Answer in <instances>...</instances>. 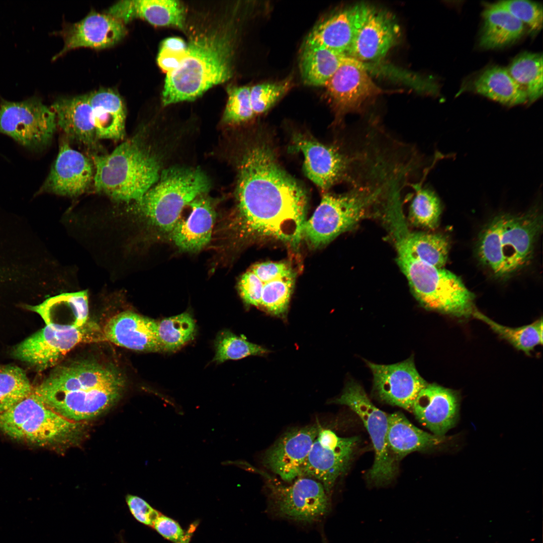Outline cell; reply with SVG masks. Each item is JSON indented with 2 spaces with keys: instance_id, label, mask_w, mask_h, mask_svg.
Returning <instances> with one entry per match:
<instances>
[{
  "instance_id": "40",
  "label": "cell",
  "mask_w": 543,
  "mask_h": 543,
  "mask_svg": "<svg viewBox=\"0 0 543 543\" xmlns=\"http://www.w3.org/2000/svg\"><path fill=\"white\" fill-rule=\"evenodd\" d=\"M415 195L409 208V218L415 226L434 229L438 224L441 212L440 200L431 189L421 183L411 185Z\"/></svg>"
},
{
  "instance_id": "52",
  "label": "cell",
  "mask_w": 543,
  "mask_h": 543,
  "mask_svg": "<svg viewBox=\"0 0 543 543\" xmlns=\"http://www.w3.org/2000/svg\"><path fill=\"white\" fill-rule=\"evenodd\" d=\"M196 527V525L194 524H192L187 531L185 533L183 538L179 541L175 543H189L193 532L195 530Z\"/></svg>"
},
{
  "instance_id": "41",
  "label": "cell",
  "mask_w": 543,
  "mask_h": 543,
  "mask_svg": "<svg viewBox=\"0 0 543 543\" xmlns=\"http://www.w3.org/2000/svg\"><path fill=\"white\" fill-rule=\"evenodd\" d=\"M216 353L213 361L221 363L229 359H239L250 355H263L269 352L261 345L247 341L229 330L221 331L215 341Z\"/></svg>"
},
{
  "instance_id": "3",
  "label": "cell",
  "mask_w": 543,
  "mask_h": 543,
  "mask_svg": "<svg viewBox=\"0 0 543 543\" xmlns=\"http://www.w3.org/2000/svg\"><path fill=\"white\" fill-rule=\"evenodd\" d=\"M90 158L96 190L118 201L138 202L159 178L158 162L137 135Z\"/></svg>"
},
{
  "instance_id": "18",
  "label": "cell",
  "mask_w": 543,
  "mask_h": 543,
  "mask_svg": "<svg viewBox=\"0 0 543 543\" xmlns=\"http://www.w3.org/2000/svg\"><path fill=\"white\" fill-rule=\"evenodd\" d=\"M124 386L123 382L73 392H34L55 413L68 420L79 422L107 410L120 398Z\"/></svg>"
},
{
  "instance_id": "49",
  "label": "cell",
  "mask_w": 543,
  "mask_h": 543,
  "mask_svg": "<svg viewBox=\"0 0 543 543\" xmlns=\"http://www.w3.org/2000/svg\"><path fill=\"white\" fill-rule=\"evenodd\" d=\"M153 527L164 537L174 542L182 539L185 534L178 523L162 514L156 520Z\"/></svg>"
},
{
  "instance_id": "1",
  "label": "cell",
  "mask_w": 543,
  "mask_h": 543,
  "mask_svg": "<svg viewBox=\"0 0 543 543\" xmlns=\"http://www.w3.org/2000/svg\"><path fill=\"white\" fill-rule=\"evenodd\" d=\"M239 165L236 209L230 225L233 238L240 242L273 239L298 245L306 220L304 189L264 143L248 148Z\"/></svg>"
},
{
  "instance_id": "31",
  "label": "cell",
  "mask_w": 543,
  "mask_h": 543,
  "mask_svg": "<svg viewBox=\"0 0 543 543\" xmlns=\"http://www.w3.org/2000/svg\"><path fill=\"white\" fill-rule=\"evenodd\" d=\"M387 438L391 452L397 461L412 452L437 446L445 439L444 436L430 434L417 428L400 412L388 416Z\"/></svg>"
},
{
  "instance_id": "14",
  "label": "cell",
  "mask_w": 543,
  "mask_h": 543,
  "mask_svg": "<svg viewBox=\"0 0 543 543\" xmlns=\"http://www.w3.org/2000/svg\"><path fill=\"white\" fill-rule=\"evenodd\" d=\"M354 7V35L347 56L362 62L382 58L399 37L400 28L394 17L369 5Z\"/></svg>"
},
{
  "instance_id": "19",
  "label": "cell",
  "mask_w": 543,
  "mask_h": 543,
  "mask_svg": "<svg viewBox=\"0 0 543 543\" xmlns=\"http://www.w3.org/2000/svg\"><path fill=\"white\" fill-rule=\"evenodd\" d=\"M320 426L310 425L286 431L265 451L264 466L286 482L300 477Z\"/></svg>"
},
{
  "instance_id": "17",
  "label": "cell",
  "mask_w": 543,
  "mask_h": 543,
  "mask_svg": "<svg viewBox=\"0 0 543 543\" xmlns=\"http://www.w3.org/2000/svg\"><path fill=\"white\" fill-rule=\"evenodd\" d=\"M331 102L341 114L360 109L382 93L364 63L347 56L325 85Z\"/></svg>"
},
{
  "instance_id": "48",
  "label": "cell",
  "mask_w": 543,
  "mask_h": 543,
  "mask_svg": "<svg viewBox=\"0 0 543 543\" xmlns=\"http://www.w3.org/2000/svg\"><path fill=\"white\" fill-rule=\"evenodd\" d=\"M126 502L135 518L146 525L153 527L155 521L161 515L147 502L138 496L128 495L126 497Z\"/></svg>"
},
{
  "instance_id": "32",
  "label": "cell",
  "mask_w": 543,
  "mask_h": 543,
  "mask_svg": "<svg viewBox=\"0 0 543 543\" xmlns=\"http://www.w3.org/2000/svg\"><path fill=\"white\" fill-rule=\"evenodd\" d=\"M354 7L345 9L317 24L305 42L314 43L347 56L353 38Z\"/></svg>"
},
{
  "instance_id": "47",
  "label": "cell",
  "mask_w": 543,
  "mask_h": 543,
  "mask_svg": "<svg viewBox=\"0 0 543 543\" xmlns=\"http://www.w3.org/2000/svg\"><path fill=\"white\" fill-rule=\"evenodd\" d=\"M263 283L294 275L291 266L283 262H263L250 268Z\"/></svg>"
},
{
  "instance_id": "36",
  "label": "cell",
  "mask_w": 543,
  "mask_h": 543,
  "mask_svg": "<svg viewBox=\"0 0 543 543\" xmlns=\"http://www.w3.org/2000/svg\"><path fill=\"white\" fill-rule=\"evenodd\" d=\"M532 103L542 95V55L525 52L517 56L507 69Z\"/></svg>"
},
{
  "instance_id": "23",
  "label": "cell",
  "mask_w": 543,
  "mask_h": 543,
  "mask_svg": "<svg viewBox=\"0 0 543 543\" xmlns=\"http://www.w3.org/2000/svg\"><path fill=\"white\" fill-rule=\"evenodd\" d=\"M459 403L455 391L428 384L415 399L412 412L433 434L444 436L457 422Z\"/></svg>"
},
{
  "instance_id": "30",
  "label": "cell",
  "mask_w": 543,
  "mask_h": 543,
  "mask_svg": "<svg viewBox=\"0 0 543 543\" xmlns=\"http://www.w3.org/2000/svg\"><path fill=\"white\" fill-rule=\"evenodd\" d=\"M113 14L124 23L139 17L156 26L183 28L184 24V8L173 0L123 1L114 5Z\"/></svg>"
},
{
  "instance_id": "12",
  "label": "cell",
  "mask_w": 543,
  "mask_h": 543,
  "mask_svg": "<svg viewBox=\"0 0 543 543\" xmlns=\"http://www.w3.org/2000/svg\"><path fill=\"white\" fill-rule=\"evenodd\" d=\"M333 402L349 407L367 429L375 450L374 464L368 473L370 481L378 486L390 482L397 471V461L388 442V415L375 406L362 386L354 381L346 383L342 394Z\"/></svg>"
},
{
  "instance_id": "13",
  "label": "cell",
  "mask_w": 543,
  "mask_h": 543,
  "mask_svg": "<svg viewBox=\"0 0 543 543\" xmlns=\"http://www.w3.org/2000/svg\"><path fill=\"white\" fill-rule=\"evenodd\" d=\"M268 487L272 508L281 517L312 523L329 511V495L323 485L314 479L299 477L289 485L270 481Z\"/></svg>"
},
{
  "instance_id": "29",
  "label": "cell",
  "mask_w": 543,
  "mask_h": 543,
  "mask_svg": "<svg viewBox=\"0 0 543 543\" xmlns=\"http://www.w3.org/2000/svg\"><path fill=\"white\" fill-rule=\"evenodd\" d=\"M87 96L98 139L123 140L126 109L119 95L111 89H101Z\"/></svg>"
},
{
  "instance_id": "42",
  "label": "cell",
  "mask_w": 543,
  "mask_h": 543,
  "mask_svg": "<svg viewBox=\"0 0 543 543\" xmlns=\"http://www.w3.org/2000/svg\"><path fill=\"white\" fill-rule=\"evenodd\" d=\"M294 282V275L263 283L259 307L273 315H284L289 307Z\"/></svg>"
},
{
  "instance_id": "16",
  "label": "cell",
  "mask_w": 543,
  "mask_h": 543,
  "mask_svg": "<svg viewBox=\"0 0 543 543\" xmlns=\"http://www.w3.org/2000/svg\"><path fill=\"white\" fill-rule=\"evenodd\" d=\"M373 376V390L382 401L410 412L428 384L417 371L413 358L392 365L367 363Z\"/></svg>"
},
{
  "instance_id": "51",
  "label": "cell",
  "mask_w": 543,
  "mask_h": 543,
  "mask_svg": "<svg viewBox=\"0 0 543 543\" xmlns=\"http://www.w3.org/2000/svg\"><path fill=\"white\" fill-rule=\"evenodd\" d=\"M188 45L181 38L169 37L163 40L160 45V48H166L177 51H186Z\"/></svg>"
},
{
  "instance_id": "7",
  "label": "cell",
  "mask_w": 543,
  "mask_h": 543,
  "mask_svg": "<svg viewBox=\"0 0 543 543\" xmlns=\"http://www.w3.org/2000/svg\"><path fill=\"white\" fill-rule=\"evenodd\" d=\"M209 188V180L200 170L167 169L135 203V209L157 229L169 234L185 207Z\"/></svg>"
},
{
  "instance_id": "5",
  "label": "cell",
  "mask_w": 543,
  "mask_h": 543,
  "mask_svg": "<svg viewBox=\"0 0 543 543\" xmlns=\"http://www.w3.org/2000/svg\"><path fill=\"white\" fill-rule=\"evenodd\" d=\"M395 240L398 264L424 307L458 318L473 316L477 310L474 295L459 277L417 259L400 239Z\"/></svg>"
},
{
  "instance_id": "20",
  "label": "cell",
  "mask_w": 543,
  "mask_h": 543,
  "mask_svg": "<svg viewBox=\"0 0 543 543\" xmlns=\"http://www.w3.org/2000/svg\"><path fill=\"white\" fill-rule=\"evenodd\" d=\"M91 159L63 140L50 171L38 193L74 197L84 193L94 180Z\"/></svg>"
},
{
  "instance_id": "46",
  "label": "cell",
  "mask_w": 543,
  "mask_h": 543,
  "mask_svg": "<svg viewBox=\"0 0 543 543\" xmlns=\"http://www.w3.org/2000/svg\"><path fill=\"white\" fill-rule=\"evenodd\" d=\"M263 283L250 269L240 278L238 284L239 295L247 305L259 307Z\"/></svg>"
},
{
  "instance_id": "43",
  "label": "cell",
  "mask_w": 543,
  "mask_h": 543,
  "mask_svg": "<svg viewBox=\"0 0 543 543\" xmlns=\"http://www.w3.org/2000/svg\"><path fill=\"white\" fill-rule=\"evenodd\" d=\"M250 87L233 86L228 90V99L223 115L225 123L239 124L252 119L254 114L250 101Z\"/></svg>"
},
{
  "instance_id": "45",
  "label": "cell",
  "mask_w": 543,
  "mask_h": 543,
  "mask_svg": "<svg viewBox=\"0 0 543 543\" xmlns=\"http://www.w3.org/2000/svg\"><path fill=\"white\" fill-rule=\"evenodd\" d=\"M527 24L531 30L538 31L542 25V7L536 2L525 0L501 1L495 3Z\"/></svg>"
},
{
  "instance_id": "28",
  "label": "cell",
  "mask_w": 543,
  "mask_h": 543,
  "mask_svg": "<svg viewBox=\"0 0 543 543\" xmlns=\"http://www.w3.org/2000/svg\"><path fill=\"white\" fill-rule=\"evenodd\" d=\"M388 221L394 237L400 239L415 257L429 264L442 268L447 259L449 243L439 234L410 232L407 228L402 211L389 215Z\"/></svg>"
},
{
  "instance_id": "6",
  "label": "cell",
  "mask_w": 543,
  "mask_h": 543,
  "mask_svg": "<svg viewBox=\"0 0 543 543\" xmlns=\"http://www.w3.org/2000/svg\"><path fill=\"white\" fill-rule=\"evenodd\" d=\"M390 189L388 184H371L352 187L342 194L325 193L304 223L303 237L312 248L327 244L365 217Z\"/></svg>"
},
{
  "instance_id": "25",
  "label": "cell",
  "mask_w": 543,
  "mask_h": 543,
  "mask_svg": "<svg viewBox=\"0 0 543 543\" xmlns=\"http://www.w3.org/2000/svg\"><path fill=\"white\" fill-rule=\"evenodd\" d=\"M50 107L55 113L57 127L68 138L89 149H97L99 140L87 95L60 99Z\"/></svg>"
},
{
  "instance_id": "11",
  "label": "cell",
  "mask_w": 543,
  "mask_h": 543,
  "mask_svg": "<svg viewBox=\"0 0 543 543\" xmlns=\"http://www.w3.org/2000/svg\"><path fill=\"white\" fill-rule=\"evenodd\" d=\"M106 341L103 330L87 321L75 328L60 329L46 325L18 344L13 354L18 359L40 371L56 366L77 345Z\"/></svg>"
},
{
  "instance_id": "15",
  "label": "cell",
  "mask_w": 543,
  "mask_h": 543,
  "mask_svg": "<svg viewBox=\"0 0 543 543\" xmlns=\"http://www.w3.org/2000/svg\"><path fill=\"white\" fill-rule=\"evenodd\" d=\"M358 440L355 436L339 437L332 430L320 426L300 477L319 481L329 496L337 479L347 470Z\"/></svg>"
},
{
  "instance_id": "35",
  "label": "cell",
  "mask_w": 543,
  "mask_h": 543,
  "mask_svg": "<svg viewBox=\"0 0 543 543\" xmlns=\"http://www.w3.org/2000/svg\"><path fill=\"white\" fill-rule=\"evenodd\" d=\"M475 91L503 105L513 106L527 101L526 94L507 69L494 66L484 70L475 79Z\"/></svg>"
},
{
  "instance_id": "8",
  "label": "cell",
  "mask_w": 543,
  "mask_h": 543,
  "mask_svg": "<svg viewBox=\"0 0 543 543\" xmlns=\"http://www.w3.org/2000/svg\"><path fill=\"white\" fill-rule=\"evenodd\" d=\"M81 426L51 410L33 391L0 416L5 434L38 445L68 442L80 434Z\"/></svg>"
},
{
  "instance_id": "38",
  "label": "cell",
  "mask_w": 543,
  "mask_h": 543,
  "mask_svg": "<svg viewBox=\"0 0 543 543\" xmlns=\"http://www.w3.org/2000/svg\"><path fill=\"white\" fill-rule=\"evenodd\" d=\"M195 322L188 312L157 321L156 335L160 350L173 351L193 339Z\"/></svg>"
},
{
  "instance_id": "34",
  "label": "cell",
  "mask_w": 543,
  "mask_h": 543,
  "mask_svg": "<svg viewBox=\"0 0 543 543\" xmlns=\"http://www.w3.org/2000/svg\"><path fill=\"white\" fill-rule=\"evenodd\" d=\"M347 56L324 46L304 42L299 67L305 84L325 86Z\"/></svg>"
},
{
  "instance_id": "21",
  "label": "cell",
  "mask_w": 543,
  "mask_h": 543,
  "mask_svg": "<svg viewBox=\"0 0 543 543\" xmlns=\"http://www.w3.org/2000/svg\"><path fill=\"white\" fill-rule=\"evenodd\" d=\"M123 382L122 374L113 367L84 361L56 367L33 391L36 393L73 392Z\"/></svg>"
},
{
  "instance_id": "10",
  "label": "cell",
  "mask_w": 543,
  "mask_h": 543,
  "mask_svg": "<svg viewBox=\"0 0 543 543\" xmlns=\"http://www.w3.org/2000/svg\"><path fill=\"white\" fill-rule=\"evenodd\" d=\"M57 128L55 113L36 96L21 101L0 100V133L31 152L45 149Z\"/></svg>"
},
{
  "instance_id": "33",
  "label": "cell",
  "mask_w": 543,
  "mask_h": 543,
  "mask_svg": "<svg viewBox=\"0 0 543 543\" xmlns=\"http://www.w3.org/2000/svg\"><path fill=\"white\" fill-rule=\"evenodd\" d=\"M483 18L480 45L484 48L506 46L519 39L524 32V24L495 3L488 5Z\"/></svg>"
},
{
  "instance_id": "2",
  "label": "cell",
  "mask_w": 543,
  "mask_h": 543,
  "mask_svg": "<svg viewBox=\"0 0 543 543\" xmlns=\"http://www.w3.org/2000/svg\"><path fill=\"white\" fill-rule=\"evenodd\" d=\"M232 47L226 34H201L188 45L180 66L167 73L162 95L164 106L192 101L232 75Z\"/></svg>"
},
{
  "instance_id": "37",
  "label": "cell",
  "mask_w": 543,
  "mask_h": 543,
  "mask_svg": "<svg viewBox=\"0 0 543 543\" xmlns=\"http://www.w3.org/2000/svg\"><path fill=\"white\" fill-rule=\"evenodd\" d=\"M472 316L486 323L500 337L526 354H530L537 345L542 344V318L528 325L510 327L495 322L477 310Z\"/></svg>"
},
{
  "instance_id": "44",
  "label": "cell",
  "mask_w": 543,
  "mask_h": 543,
  "mask_svg": "<svg viewBox=\"0 0 543 543\" xmlns=\"http://www.w3.org/2000/svg\"><path fill=\"white\" fill-rule=\"evenodd\" d=\"M290 80L265 82L250 87L252 108L255 116L266 112L290 89Z\"/></svg>"
},
{
  "instance_id": "24",
  "label": "cell",
  "mask_w": 543,
  "mask_h": 543,
  "mask_svg": "<svg viewBox=\"0 0 543 543\" xmlns=\"http://www.w3.org/2000/svg\"><path fill=\"white\" fill-rule=\"evenodd\" d=\"M157 321L131 311H124L110 318L104 327L106 341L132 350H160L156 335Z\"/></svg>"
},
{
  "instance_id": "9",
  "label": "cell",
  "mask_w": 543,
  "mask_h": 543,
  "mask_svg": "<svg viewBox=\"0 0 543 543\" xmlns=\"http://www.w3.org/2000/svg\"><path fill=\"white\" fill-rule=\"evenodd\" d=\"M291 150L302 153L305 174L323 191L343 182L352 187L359 186L367 175L369 159L366 148L348 154L335 146L298 133L293 137Z\"/></svg>"
},
{
  "instance_id": "27",
  "label": "cell",
  "mask_w": 543,
  "mask_h": 543,
  "mask_svg": "<svg viewBox=\"0 0 543 543\" xmlns=\"http://www.w3.org/2000/svg\"><path fill=\"white\" fill-rule=\"evenodd\" d=\"M27 308L38 314L46 325L60 329L78 328L88 321L87 291L62 293Z\"/></svg>"
},
{
  "instance_id": "4",
  "label": "cell",
  "mask_w": 543,
  "mask_h": 543,
  "mask_svg": "<svg viewBox=\"0 0 543 543\" xmlns=\"http://www.w3.org/2000/svg\"><path fill=\"white\" fill-rule=\"evenodd\" d=\"M541 228V216L535 210L498 216L480 235L477 245L479 259L495 275H510L529 261Z\"/></svg>"
},
{
  "instance_id": "22",
  "label": "cell",
  "mask_w": 543,
  "mask_h": 543,
  "mask_svg": "<svg viewBox=\"0 0 543 543\" xmlns=\"http://www.w3.org/2000/svg\"><path fill=\"white\" fill-rule=\"evenodd\" d=\"M124 23L109 14L92 12L62 32L64 47L53 60L79 47L103 49L113 46L126 35Z\"/></svg>"
},
{
  "instance_id": "39",
  "label": "cell",
  "mask_w": 543,
  "mask_h": 543,
  "mask_svg": "<svg viewBox=\"0 0 543 543\" xmlns=\"http://www.w3.org/2000/svg\"><path fill=\"white\" fill-rule=\"evenodd\" d=\"M33 388L22 369L0 366V416L31 394Z\"/></svg>"
},
{
  "instance_id": "50",
  "label": "cell",
  "mask_w": 543,
  "mask_h": 543,
  "mask_svg": "<svg viewBox=\"0 0 543 543\" xmlns=\"http://www.w3.org/2000/svg\"><path fill=\"white\" fill-rule=\"evenodd\" d=\"M186 54L187 51H177L160 48L157 58V63L163 71L168 73L180 66Z\"/></svg>"
},
{
  "instance_id": "26",
  "label": "cell",
  "mask_w": 543,
  "mask_h": 543,
  "mask_svg": "<svg viewBox=\"0 0 543 543\" xmlns=\"http://www.w3.org/2000/svg\"><path fill=\"white\" fill-rule=\"evenodd\" d=\"M189 205V215L185 219L179 218L169 235L180 249L196 252L210 242L216 214L212 204L205 198H197Z\"/></svg>"
}]
</instances>
